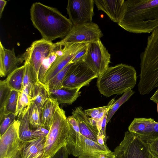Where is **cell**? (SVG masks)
<instances>
[{
  "mask_svg": "<svg viewBox=\"0 0 158 158\" xmlns=\"http://www.w3.org/2000/svg\"><path fill=\"white\" fill-rule=\"evenodd\" d=\"M98 10L104 12L114 22L118 23L123 12L124 0H94Z\"/></svg>",
  "mask_w": 158,
  "mask_h": 158,
  "instance_id": "obj_19",
  "label": "cell"
},
{
  "mask_svg": "<svg viewBox=\"0 0 158 158\" xmlns=\"http://www.w3.org/2000/svg\"><path fill=\"white\" fill-rule=\"evenodd\" d=\"M12 158H22L20 148L17 151Z\"/></svg>",
  "mask_w": 158,
  "mask_h": 158,
  "instance_id": "obj_43",
  "label": "cell"
},
{
  "mask_svg": "<svg viewBox=\"0 0 158 158\" xmlns=\"http://www.w3.org/2000/svg\"><path fill=\"white\" fill-rule=\"evenodd\" d=\"M31 102V99L26 88H24L22 91L19 92L15 116L20 115L25 109L29 107Z\"/></svg>",
  "mask_w": 158,
  "mask_h": 158,
  "instance_id": "obj_30",
  "label": "cell"
},
{
  "mask_svg": "<svg viewBox=\"0 0 158 158\" xmlns=\"http://www.w3.org/2000/svg\"><path fill=\"white\" fill-rule=\"evenodd\" d=\"M70 124L64 110L58 106L53 116L44 148L45 158H50L66 145Z\"/></svg>",
  "mask_w": 158,
  "mask_h": 158,
  "instance_id": "obj_5",
  "label": "cell"
},
{
  "mask_svg": "<svg viewBox=\"0 0 158 158\" xmlns=\"http://www.w3.org/2000/svg\"><path fill=\"white\" fill-rule=\"evenodd\" d=\"M50 97L49 92L46 86L38 80L34 88V98L32 102L41 108L47 100Z\"/></svg>",
  "mask_w": 158,
  "mask_h": 158,
  "instance_id": "obj_26",
  "label": "cell"
},
{
  "mask_svg": "<svg viewBox=\"0 0 158 158\" xmlns=\"http://www.w3.org/2000/svg\"><path fill=\"white\" fill-rule=\"evenodd\" d=\"M41 108L36 104L32 102L29 107L28 120L30 127L32 130L40 126H43L41 118Z\"/></svg>",
  "mask_w": 158,
  "mask_h": 158,
  "instance_id": "obj_28",
  "label": "cell"
},
{
  "mask_svg": "<svg viewBox=\"0 0 158 158\" xmlns=\"http://www.w3.org/2000/svg\"><path fill=\"white\" fill-rule=\"evenodd\" d=\"M15 154H13L12 155L9 156H7V157H4L3 158H12L13 157V156H14V155H15Z\"/></svg>",
  "mask_w": 158,
  "mask_h": 158,
  "instance_id": "obj_44",
  "label": "cell"
},
{
  "mask_svg": "<svg viewBox=\"0 0 158 158\" xmlns=\"http://www.w3.org/2000/svg\"><path fill=\"white\" fill-rule=\"evenodd\" d=\"M156 104H157V112H158V103H157Z\"/></svg>",
  "mask_w": 158,
  "mask_h": 158,
  "instance_id": "obj_46",
  "label": "cell"
},
{
  "mask_svg": "<svg viewBox=\"0 0 158 158\" xmlns=\"http://www.w3.org/2000/svg\"><path fill=\"white\" fill-rule=\"evenodd\" d=\"M12 89L5 80L0 81V110L4 108L9 98Z\"/></svg>",
  "mask_w": 158,
  "mask_h": 158,
  "instance_id": "obj_32",
  "label": "cell"
},
{
  "mask_svg": "<svg viewBox=\"0 0 158 158\" xmlns=\"http://www.w3.org/2000/svg\"><path fill=\"white\" fill-rule=\"evenodd\" d=\"M19 92L12 90L4 108L0 110V122L10 114L15 115Z\"/></svg>",
  "mask_w": 158,
  "mask_h": 158,
  "instance_id": "obj_27",
  "label": "cell"
},
{
  "mask_svg": "<svg viewBox=\"0 0 158 158\" xmlns=\"http://www.w3.org/2000/svg\"><path fill=\"white\" fill-rule=\"evenodd\" d=\"M19 119H15L0 136V158L12 155L20 148L23 142L19 134Z\"/></svg>",
  "mask_w": 158,
  "mask_h": 158,
  "instance_id": "obj_14",
  "label": "cell"
},
{
  "mask_svg": "<svg viewBox=\"0 0 158 158\" xmlns=\"http://www.w3.org/2000/svg\"><path fill=\"white\" fill-rule=\"evenodd\" d=\"M103 33L98 25L92 22L73 25L67 35L58 42L61 44L90 43L100 39Z\"/></svg>",
  "mask_w": 158,
  "mask_h": 158,
  "instance_id": "obj_8",
  "label": "cell"
},
{
  "mask_svg": "<svg viewBox=\"0 0 158 158\" xmlns=\"http://www.w3.org/2000/svg\"><path fill=\"white\" fill-rule=\"evenodd\" d=\"M140 80L138 91L149 94L158 87V27L148 38L147 45L140 55Z\"/></svg>",
  "mask_w": 158,
  "mask_h": 158,
  "instance_id": "obj_4",
  "label": "cell"
},
{
  "mask_svg": "<svg viewBox=\"0 0 158 158\" xmlns=\"http://www.w3.org/2000/svg\"><path fill=\"white\" fill-rule=\"evenodd\" d=\"M128 130L146 142L158 138V122L152 118H134Z\"/></svg>",
  "mask_w": 158,
  "mask_h": 158,
  "instance_id": "obj_15",
  "label": "cell"
},
{
  "mask_svg": "<svg viewBox=\"0 0 158 158\" xmlns=\"http://www.w3.org/2000/svg\"><path fill=\"white\" fill-rule=\"evenodd\" d=\"M83 62L74 63L67 72L62 83L63 87L80 89L88 86L94 79L98 77Z\"/></svg>",
  "mask_w": 158,
  "mask_h": 158,
  "instance_id": "obj_10",
  "label": "cell"
},
{
  "mask_svg": "<svg viewBox=\"0 0 158 158\" xmlns=\"http://www.w3.org/2000/svg\"><path fill=\"white\" fill-rule=\"evenodd\" d=\"M25 69L24 73L23 89L27 88L29 93L33 96L35 84L38 80V76L34 67L29 63L24 62Z\"/></svg>",
  "mask_w": 158,
  "mask_h": 158,
  "instance_id": "obj_25",
  "label": "cell"
},
{
  "mask_svg": "<svg viewBox=\"0 0 158 158\" xmlns=\"http://www.w3.org/2000/svg\"><path fill=\"white\" fill-rule=\"evenodd\" d=\"M24 61L21 56L17 57L14 48L12 49L5 48L0 41V76L4 77L17 68L18 65Z\"/></svg>",
  "mask_w": 158,
  "mask_h": 158,
  "instance_id": "obj_16",
  "label": "cell"
},
{
  "mask_svg": "<svg viewBox=\"0 0 158 158\" xmlns=\"http://www.w3.org/2000/svg\"><path fill=\"white\" fill-rule=\"evenodd\" d=\"M114 152V158H152L147 143L129 131Z\"/></svg>",
  "mask_w": 158,
  "mask_h": 158,
  "instance_id": "obj_6",
  "label": "cell"
},
{
  "mask_svg": "<svg viewBox=\"0 0 158 158\" xmlns=\"http://www.w3.org/2000/svg\"><path fill=\"white\" fill-rule=\"evenodd\" d=\"M16 116L10 114L6 116L0 122V136L6 131L13 122L16 119Z\"/></svg>",
  "mask_w": 158,
  "mask_h": 158,
  "instance_id": "obj_35",
  "label": "cell"
},
{
  "mask_svg": "<svg viewBox=\"0 0 158 158\" xmlns=\"http://www.w3.org/2000/svg\"><path fill=\"white\" fill-rule=\"evenodd\" d=\"M109 110L106 112L102 118L101 125V129L100 132L101 133L106 139H107V137L106 133V127L107 124V119Z\"/></svg>",
  "mask_w": 158,
  "mask_h": 158,
  "instance_id": "obj_40",
  "label": "cell"
},
{
  "mask_svg": "<svg viewBox=\"0 0 158 158\" xmlns=\"http://www.w3.org/2000/svg\"><path fill=\"white\" fill-rule=\"evenodd\" d=\"M89 43H87L77 52L69 63H76L83 62L87 54Z\"/></svg>",
  "mask_w": 158,
  "mask_h": 158,
  "instance_id": "obj_36",
  "label": "cell"
},
{
  "mask_svg": "<svg viewBox=\"0 0 158 158\" xmlns=\"http://www.w3.org/2000/svg\"><path fill=\"white\" fill-rule=\"evenodd\" d=\"M119 26L129 32L150 33L158 27V0H124Z\"/></svg>",
  "mask_w": 158,
  "mask_h": 158,
  "instance_id": "obj_1",
  "label": "cell"
},
{
  "mask_svg": "<svg viewBox=\"0 0 158 158\" xmlns=\"http://www.w3.org/2000/svg\"><path fill=\"white\" fill-rule=\"evenodd\" d=\"M135 92L131 89L129 90L124 93L118 99L116 100L109 110L108 114L107 124L110 120L114 114L120 107L127 101Z\"/></svg>",
  "mask_w": 158,
  "mask_h": 158,
  "instance_id": "obj_31",
  "label": "cell"
},
{
  "mask_svg": "<svg viewBox=\"0 0 158 158\" xmlns=\"http://www.w3.org/2000/svg\"><path fill=\"white\" fill-rule=\"evenodd\" d=\"M54 43L44 39L34 41L21 56L24 62L30 63L38 75L43 60L50 54Z\"/></svg>",
  "mask_w": 158,
  "mask_h": 158,
  "instance_id": "obj_11",
  "label": "cell"
},
{
  "mask_svg": "<svg viewBox=\"0 0 158 158\" xmlns=\"http://www.w3.org/2000/svg\"><path fill=\"white\" fill-rule=\"evenodd\" d=\"M87 43L64 44L63 53L56 58L48 69L41 82L47 87L50 81L70 63L75 54Z\"/></svg>",
  "mask_w": 158,
  "mask_h": 158,
  "instance_id": "obj_12",
  "label": "cell"
},
{
  "mask_svg": "<svg viewBox=\"0 0 158 158\" xmlns=\"http://www.w3.org/2000/svg\"><path fill=\"white\" fill-rule=\"evenodd\" d=\"M30 14L34 27L40 32L42 38L49 41L64 39L73 26L70 19L56 8L40 2L33 3Z\"/></svg>",
  "mask_w": 158,
  "mask_h": 158,
  "instance_id": "obj_2",
  "label": "cell"
},
{
  "mask_svg": "<svg viewBox=\"0 0 158 158\" xmlns=\"http://www.w3.org/2000/svg\"><path fill=\"white\" fill-rule=\"evenodd\" d=\"M74 63L68 64L50 81L47 86L48 90L58 89L63 87V80L69 69Z\"/></svg>",
  "mask_w": 158,
  "mask_h": 158,
  "instance_id": "obj_29",
  "label": "cell"
},
{
  "mask_svg": "<svg viewBox=\"0 0 158 158\" xmlns=\"http://www.w3.org/2000/svg\"><path fill=\"white\" fill-rule=\"evenodd\" d=\"M80 89H69L64 87L49 90L50 97L55 99L58 103L71 104L80 94Z\"/></svg>",
  "mask_w": 158,
  "mask_h": 158,
  "instance_id": "obj_20",
  "label": "cell"
},
{
  "mask_svg": "<svg viewBox=\"0 0 158 158\" xmlns=\"http://www.w3.org/2000/svg\"><path fill=\"white\" fill-rule=\"evenodd\" d=\"M49 131L44 127L41 126L33 130L32 136L33 138L46 137Z\"/></svg>",
  "mask_w": 158,
  "mask_h": 158,
  "instance_id": "obj_37",
  "label": "cell"
},
{
  "mask_svg": "<svg viewBox=\"0 0 158 158\" xmlns=\"http://www.w3.org/2000/svg\"><path fill=\"white\" fill-rule=\"evenodd\" d=\"M7 1L4 0H0V18H1L2 13Z\"/></svg>",
  "mask_w": 158,
  "mask_h": 158,
  "instance_id": "obj_41",
  "label": "cell"
},
{
  "mask_svg": "<svg viewBox=\"0 0 158 158\" xmlns=\"http://www.w3.org/2000/svg\"><path fill=\"white\" fill-rule=\"evenodd\" d=\"M29 107L25 109L20 115L18 116L20 124L19 134L21 140L24 142L33 138L32 130L30 126L28 120Z\"/></svg>",
  "mask_w": 158,
  "mask_h": 158,
  "instance_id": "obj_24",
  "label": "cell"
},
{
  "mask_svg": "<svg viewBox=\"0 0 158 158\" xmlns=\"http://www.w3.org/2000/svg\"><path fill=\"white\" fill-rule=\"evenodd\" d=\"M46 137L34 138L23 142L20 148L22 158H45Z\"/></svg>",
  "mask_w": 158,
  "mask_h": 158,
  "instance_id": "obj_17",
  "label": "cell"
},
{
  "mask_svg": "<svg viewBox=\"0 0 158 158\" xmlns=\"http://www.w3.org/2000/svg\"><path fill=\"white\" fill-rule=\"evenodd\" d=\"M59 105L55 99L50 97L41 108V121L43 126L49 131L54 113Z\"/></svg>",
  "mask_w": 158,
  "mask_h": 158,
  "instance_id": "obj_21",
  "label": "cell"
},
{
  "mask_svg": "<svg viewBox=\"0 0 158 158\" xmlns=\"http://www.w3.org/2000/svg\"><path fill=\"white\" fill-rule=\"evenodd\" d=\"M115 101L114 98H113L109 102L106 106L85 110L84 111L87 116L92 118H95L102 112L110 109Z\"/></svg>",
  "mask_w": 158,
  "mask_h": 158,
  "instance_id": "obj_34",
  "label": "cell"
},
{
  "mask_svg": "<svg viewBox=\"0 0 158 158\" xmlns=\"http://www.w3.org/2000/svg\"><path fill=\"white\" fill-rule=\"evenodd\" d=\"M152 158H158V157H156L152 155Z\"/></svg>",
  "mask_w": 158,
  "mask_h": 158,
  "instance_id": "obj_45",
  "label": "cell"
},
{
  "mask_svg": "<svg viewBox=\"0 0 158 158\" xmlns=\"http://www.w3.org/2000/svg\"><path fill=\"white\" fill-rule=\"evenodd\" d=\"M146 143L151 154L158 157V138Z\"/></svg>",
  "mask_w": 158,
  "mask_h": 158,
  "instance_id": "obj_38",
  "label": "cell"
},
{
  "mask_svg": "<svg viewBox=\"0 0 158 158\" xmlns=\"http://www.w3.org/2000/svg\"><path fill=\"white\" fill-rule=\"evenodd\" d=\"M72 113L77 121L81 134L86 138L98 143L97 138L99 131L98 128L91 125L89 117L83 111L82 107L80 106L76 108Z\"/></svg>",
  "mask_w": 158,
  "mask_h": 158,
  "instance_id": "obj_18",
  "label": "cell"
},
{
  "mask_svg": "<svg viewBox=\"0 0 158 158\" xmlns=\"http://www.w3.org/2000/svg\"><path fill=\"white\" fill-rule=\"evenodd\" d=\"M25 69L24 64L18 67L9 74L5 80L7 85L12 90L19 92L22 91Z\"/></svg>",
  "mask_w": 158,
  "mask_h": 158,
  "instance_id": "obj_23",
  "label": "cell"
},
{
  "mask_svg": "<svg viewBox=\"0 0 158 158\" xmlns=\"http://www.w3.org/2000/svg\"><path fill=\"white\" fill-rule=\"evenodd\" d=\"M94 0H69L66 10L73 25L92 22Z\"/></svg>",
  "mask_w": 158,
  "mask_h": 158,
  "instance_id": "obj_13",
  "label": "cell"
},
{
  "mask_svg": "<svg viewBox=\"0 0 158 158\" xmlns=\"http://www.w3.org/2000/svg\"><path fill=\"white\" fill-rule=\"evenodd\" d=\"M111 55L100 39L89 43L88 52L83 61L99 76L109 67Z\"/></svg>",
  "mask_w": 158,
  "mask_h": 158,
  "instance_id": "obj_9",
  "label": "cell"
},
{
  "mask_svg": "<svg viewBox=\"0 0 158 158\" xmlns=\"http://www.w3.org/2000/svg\"><path fill=\"white\" fill-rule=\"evenodd\" d=\"M114 152L111 151H95L84 154L78 158H114Z\"/></svg>",
  "mask_w": 158,
  "mask_h": 158,
  "instance_id": "obj_33",
  "label": "cell"
},
{
  "mask_svg": "<svg viewBox=\"0 0 158 158\" xmlns=\"http://www.w3.org/2000/svg\"><path fill=\"white\" fill-rule=\"evenodd\" d=\"M64 47V44L59 43L58 42L54 43L52 50L49 55L43 60L40 69L38 79L40 82H42L46 72L56 58L62 54Z\"/></svg>",
  "mask_w": 158,
  "mask_h": 158,
  "instance_id": "obj_22",
  "label": "cell"
},
{
  "mask_svg": "<svg viewBox=\"0 0 158 158\" xmlns=\"http://www.w3.org/2000/svg\"><path fill=\"white\" fill-rule=\"evenodd\" d=\"M150 99L156 103H158V88Z\"/></svg>",
  "mask_w": 158,
  "mask_h": 158,
  "instance_id": "obj_42",
  "label": "cell"
},
{
  "mask_svg": "<svg viewBox=\"0 0 158 158\" xmlns=\"http://www.w3.org/2000/svg\"><path fill=\"white\" fill-rule=\"evenodd\" d=\"M66 146L69 154L78 157L93 151H111L107 146L101 145L75 131L70 125Z\"/></svg>",
  "mask_w": 158,
  "mask_h": 158,
  "instance_id": "obj_7",
  "label": "cell"
},
{
  "mask_svg": "<svg viewBox=\"0 0 158 158\" xmlns=\"http://www.w3.org/2000/svg\"><path fill=\"white\" fill-rule=\"evenodd\" d=\"M97 78L99 91L109 97L121 94L134 88L136 83V72L133 67L122 63L109 67Z\"/></svg>",
  "mask_w": 158,
  "mask_h": 158,
  "instance_id": "obj_3",
  "label": "cell"
},
{
  "mask_svg": "<svg viewBox=\"0 0 158 158\" xmlns=\"http://www.w3.org/2000/svg\"><path fill=\"white\" fill-rule=\"evenodd\" d=\"M68 154L65 145L61 148L50 158H68Z\"/></svg>",
  "mask_w": 158,
  "mask_h": 158,
  "instance_id": "obj_39",
  "label": "cell"
}]
</instances>
